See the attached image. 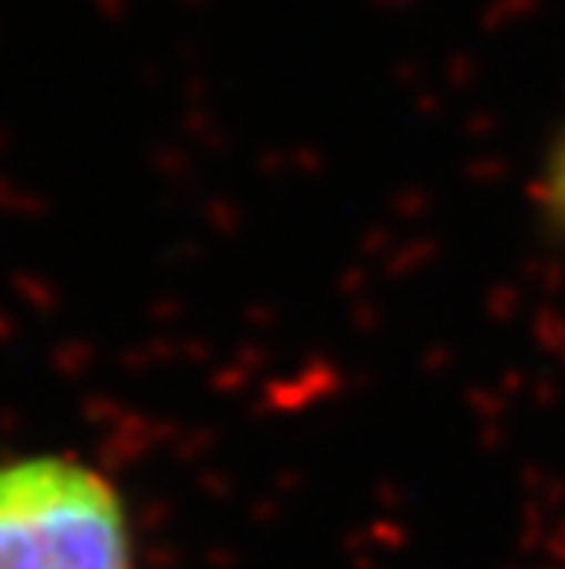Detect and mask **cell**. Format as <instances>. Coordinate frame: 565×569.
I'll list each match as a JSON object with an SVG mask.
<instances>
[{"label":"cell","instance_id":"obj_1","mask_svg":"<svg viewBox=\"0 0 565 569\" xmlns=\"http://www.w3.org/2000/svg\"><path fill=\"white\" fill-rule=\"evenodd\" d=\"M0 569H132L122 492L74 456L0 463Z\"/></svg>","mask_w":565,"mask_h":569}]
</instances>
